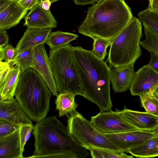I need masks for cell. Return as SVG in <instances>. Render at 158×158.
Wrapping results in <instances>:
<instances>
[{
  "label": "cell",
  "mask_w": 158,
  "mask_h": 158,
  "mask_svg": "<svg viewBox=\"0 0 158 158\" xmlns=\"http://www.w3.org/2000/svg\"><path fill=\"white\" fill-rule=\"evenodd\" d=\"M72 49L81 79L82 96L96 105L100 112L111 110L110 68L91 50L80 46L73 47Z\"/></svg>",
  "instance_id": "obj_2"
},
{
  "label": "cell",
  "mask_w": 158,
  "mask_h": 158,
  "mask_svg": "<svg viewBox=\"0 0 158 158\" xmlns=\"http://www.w3.org/2000/svg\"><path fill=\"white\" fill-rule=\"evenodd\" d=\"M67 116V127L69 133L86 149L94 147L123 152L97 130L90 121L76 110Z\"/></svg>",
  "instance_id": "obj_7"
},
{
  "label": "cell",
  "mask_w": 158,
  "mask_h": 158,
  "mask_svg": "<svg viewBox=\"0 0 158 158\" xmlns=\"http://www.w3.org/2000/svg\"><path fill=\"white\" fill-rule=\"evenodd\" d=\"M123 152H127L156 135L152 131L139 130L116 134H103Z\"/></svg>",
  "instance_id": "obj_11"
},
{
  "label": "cell",
  "mask_w": 158,
  "mask_h": 158,
  "mask_svg": "<svg viewBox=\"0 0 158 158\" xmlns=\"http://www.w3.org/2000/svg\"><path fill=\"white\" fill-rule=\"evenodd\" d=\"M13 0H0V11L3 10Z\"/></svg>",
  "instance_id": "obj_38"
},
{
  "label": "cell",
  "mask_w": 158,
  "mask_h": 158,
  "mask_svg": "<svg viewBox=\"0 0 158 158\" xmlns=\"http://www.w3.org/2000/svg\"><path fill=\"white\" fill-rule=\"evenodd\" d=\"M33 134L35 150L27 158H85L89 155L56 116L37 122Z\"/></svg>",
  "instance_id": "obj_1"
},
{
  "label": "cell",
  "mask_w": 158,
  "mask_h": 158,
  "mask_svg": "<svg viewBox=\"0 0 158 158\" xmlns=\"http://www.w3.org/2000/svg\"><path fill=\"white\" fill-rule=\"evenodd\" d=\"M139 19L158 34V12L148 7L140 11L138 15Z\"/></svg>",
  "instance_id": "obj_25"
},
{
  "label": "cell",
  "mask_w": 158,
  "mask_h": 158,
  "mask_svg": "<svg viewBox=\"0 0 158 158\" xmlns=\"http://www.w3.org/2000/svg\"><path fill=\"white\" fill-rule=\"evenodd\" d=\"M149 5L148 7L151 10H154L158 6V0H149Z\"/></svg>",
  "instance_id": "obj_39"
},
{
  "label": "cell",
  "mask_w": 158,
  "mask_h": 158,
  "mask_svg": "<svg viewBox=\"0 0 158 158\" xmlns=\"http://www.w3.org/2000/svg\"><path fill=\"white\" fill-rule=\"evenodd\" d=\"M111 83L114 93H120L130 87L135 73L134 64L110 68Z\"/></svg>",
  "instance_id": "obj_15"
},
{
  "label": "cell",
  "mask_w": 158,
  "mask_h": 158,
  "mask_svg": "<svg viewBox=\"0 0 158 158\" xmlns=\"http://www.w3.org/2000/svg\"><path fill=\"white\" fill-rule=\"evenodd\" d=\"M152 93L158 94V85L154 88Z\"/></svg>",
  "instance_id": "obj_41"
},
{
  "label": "cell",
  "mask_w": 158,
  "mask_h": 158,
  "mask_svg": "<svg viewBox=\"0 0 158 158\" xmlns=\"http://www.w3.org/2000/svg\"><path fill=\"white\" fill-rule=\"evenodd\" d=\"M151 59L148 64L158 73V54L150 52Z\"/></svg>",
  "instance_id": "obj_34"
},
{
  "label": "cell",
  "mask_w": 158,
  "mask_h": 158,
  "mask_svg": "<svg viewBox=\"0 0 158 158\" xmlns=\"http://www.w3.org/2000/svg\"><path fill=\"white\" fill-rule=\"evenodd\" d=\"M153 10L158 12V6H157Z\"/></svg>",
  "instance_id": "obj_44"
},
{
  "label": "cell",
  "mask_w": 158,
  "mask_h": 158,
  "mask_svg": "<svg viewBox=\"0 0 158 158\" xmlns=\"http://www.w3.org/2000/svg\"><path fill=\"white\" fill-rule=\"evenodd\" d=\"M69 44L51 49L49 59L59 94L82 96L83 91L77 67Z\"/></svg>",
  "instance_id": "obj_5"
},
{
  "label": "cell",
  "mask_w": 158,
  "mask_h": 158,
  "mask_svg": "<svg viewBox=\"0 0 158 158\" xmlns=\"http://www.w3.org/2000/svg\"><path fill=\"white\" fill-rule=\"evenodd\" d=\"M8 39L6 30H0V48H3L7 44Z\"/></svg>",
  "instance_id": "obj_35"
},
{
  "label": "cell",
  "mask_w": 158,
  "mask_h": 158,
  "mask_svg": "<svg viewBox=\"0 0 158 158\" xmlns=\"http://www.w3.org/2000/svg\"><path fill=\"white\" fill-rule=\"evenodd\" d=\"M11 66L9 62L0 61V86L5 81L11 69Z\"/></svg>",
  "instance_id": "obj_32"
},
{
  "label": "cell",
  "mask_w": 158,
  "mask_h": 158,
  "mask_svg": "<svg viewBox=\"0 0 158 158\" xmlns=\"http://www.w3.org/2000/svg\"><path fill=\"white\" fill-rule=\"evenodd\" d=\"M34 129L33 125L25 124L20 126L19 129V135L22 150L24 152V146L29 139L32 131Z\"/></svg>",
  "instance_id": "obj_30"
},
{
  "label": "cell",
  "mask_w": 158,
  "mask_h": 158,
  "mask_svg": "<svg viewBox=\"0 0 158 158\" xmlns=\"http://www.w3.org/2000/svg\"><path fill=\"white\" fill-rule=\"evenodd\" d=\"M122 117L139 130L152 131L158 126V116L147 112L134 111L126 108L120 110Z\"/></svg>",
  "instance_id": "obj_14"
},
{
  "label": "cell",
  "mask_w": 158,
  "mask_h": 158,
  "mask_svg": "<svg viewBox=\"0 0 158 158\" xmlns=\"http://www.w3.org/2000/svg\"><path fill=\"white\" fill-rule=\"evenodd\" d=\"M39 2L43 9L46 10H50V7L52 3L49 0H40Z\"/></svg>",
  "instance_id": "obj_37"
},
{
  "label": "cell",
  "mask_w": 158,
  "mask_h": 158,
  "mask_svg": "<svg viewBox=\"0 0 158 158\" xmlns=\"http://www.w3.org/2000/svg\"><path fill=\"white\" fill-rule=\"evenodd\" d=\"M39 1L40 0H19L21 5L28 10L38 3Z\"/></svg>",
  "instance_id": "obj_33"
},
{
  "label": "cell",
  "mask_w": 158,
  "mask_h": 158,
  "mask_svg": "<svg viewBox=\"0 0 158 158\" xmlns=\"http://www.w3.org/2000/svg\"><path fill=\"white\" fill-rule=\"evenodd\" d=\"M143 25L145 38L140 41V45L149 52L158 54V34L145 24Z\"/></svg>",
  "instance_id": "obj_24"
},
{
  "label": "cell",
  "mask_w": 158,
  "mask_h": 158,
  "mask_svg": "<svg viewBox=\"0 0 158 158\" xmlns=\"http://www.w3.org/2000/svg\"><path fill=\"white\" fill-rule=\"evenodd\" d=\"M0 119L20 126L33 125L31 120L16 98L11 100L0 99Z\"/></svg>",
  "instance_id": "obj_12"
},
{
  "label": "cell",
  "mask_w": 158,
  "mask_h": 158,
  "mask_svg": "<svg viewBox=\"0 0 158 158\" xmlns=\"http://www.w3.org/2000/svg\"><path fill=\"white\" fill-rule=\"evenodd\" d=\"M20 127L7 121L0 119V138L19 130Z\"/></svg>",
  "instance_id": "obj_31"
},
{
  "label": "cell",
  "mask_w": 158,
  "mask_h": 158,
  "mask_svg": "<svg viewBox=\"0 0 158 158\" xmlns=\"http://www.w3.org/2000/svg\"><path fill=\"white\" fill-rule=\"evenodd\" d=\"M18 51L11 45L7 44L3 48H0V60L9 62L17 55Z\"/></svg>",
  "instance_id": "obj_29"
},
{
  "label": "cell",
  "mask_w": 158,
  "mask_h": 158,
  "mask_svg": "<svg viewBox=\"0 0 158 158\" xmlns=\"http://www.w3.org/2000/svg\"><path fill=\"white\" fill-rule=\"evenodd\" d=\"M24 19V25L27 28H53L57 25V22L50 10L43 9L39 2L30 10Z\"/></svg>",
  "instance_id": "obj_13"
},
{
  "label": "cell",
  "mask_w": 158,
  "mask_h": 158,
  "mask_svg": "<svg viewBox=\"0 0 158 158\" xmlns=\"http://www.w3.org/2000/svg\"><path fill=\"white\" fill-rule=\"evenodd\" d=\"M93 39V48L91 51L98 58L102 60H104L108 54L107 48L110 46L111 41L102 38H96Z\"/></svg>",
  "instance_id": "obj_28"
},
{
  "label": "cell",
  "mask_w": 158,
  "mask_h": 158,
  "mask_svg": "<svg viewBox=\"0 0 158 158\" xmlns=\"http://www.w3.org/2000/svg\"><path fill=\"white\" fill-rule=\"evenodd\" d=\"M75 95L68 93L59 94L55 101L56 109L61 117L75 111L78 105L75 101Z\"/></svg>",
  "instance_id": "obj_21"
},
{
  "label": "cell",
  "mask_w": 158,
  "mask_h": 158,
  "mask_svg": "<svg viewBox=\"0 0 158 158\" xmlns=\"http://www.w3.org/2000/svg\"><path fill=\"white\" fill-rule=\"evenodd\" d=\"M52 30L51 28H27L15 48L21 51L44 44Z\"/></svg>",
  "instance_id": "obj_17"
},
{
  "label": "cell",
  "mask_w": 158,
  "mask_h": 158,
  "mask_svg": "<svg viewBox=\"0 0 158 158\" xmlns=\"http://www.w3.org/2000/svg\"><path fill=\"white\" fill-rule=\"evenodd\" d=\"M133 17L124 0H98L88 8L78 31L93 39L102 38L111 41Z\"/></svg>",
  "instance_id": "obj_3"
},
{
  "label": "cell",
  "mask_w": 158,
  "mask_h": 158,
  "mask_svg": "<svg viewBox=\"0 0 158 158\" xmlns=\"http://www.w3.org/2000/svg\"><path fill=\"white\" fill-rule=\"evenodd\" d=\"M139 97L142 106L146 112L158 116V100L152 93H147Z\"/></svg>",
  "instance_id": "obj_27"
},
{
  "label": "cell",
  "mask_w": 158,
  "mask_h": 158,
  "mask_svg": "<svg viewBox=\"0 0 158 158\" xmlns=\"http://www.w3.org/2000/svg\"><path fill=\"white\" fill-rule=\"evenodd\" d=\"M19 130L0 138L1 158H23Z\"/></svg>",
  "instance_id": "obj_18"
},
{
  "label": "cell",
  "mask_w": 158,
  "mask_h": 158,
  "mask_svg": "<svg viewBox=\"0 0 158 158\" xmlns=\"http://www.w3.org/2000/svg\"><path fill=\"white\" fill-rule=\"evenodd\" d=\"M22 73L20 68L15 65L10 71L3 84L0 86V99L11 100L14 98L15 92Z\"/></svg>",
  "instance_id": "obj_19"
},
{
  "label": "cell",
  "mask_w": 158,
  "mask_h": 158,
  "mask_svg": "<svg viewBox=\"0 0 158 158\" xmlns=\"http://www.w3.org/2000/svg\"><path fill=\"white\" fill-rule=\"evenodd\" d=\"M98 0H73L74 3L77 5H83L91 4H93Z\"/></svg>",
  "instance_id": "obj_36"
},
{
  "label": "cell",
  "mask_w": 158,
  "mask_h": 158,
  "mask_svg": "<svg viewBox=\"0 0 158 158\" xmlns=\"http://www.w3.org/2000/svg\"><path fill=\"white\" fill-rule=\"evenodd\" d=\"M52 94L43 78L34 69L30 68L22 72L15 96L31 120L37 123L46 117Z\"/></svg>",
  "instance_id": "obj_4"
},
{
  "label": "cell",
  "mask_w": 158,
  "mask_h": 158,
  "mask_svg": "<svg viewBox=\"0 0 158 158\" xmlns=\"http://www.w3.org/2000/svg\"><path fill=\"white\" fill-rule=\"evenodd\" d=\"M95 127L103 134H116L137 129L127 122L122 116L120 110L116 109L100 112L91 117L90 121Z\"/></svg>",
  "instance_id": "obj_8"
},
{
  "label": "cell",
  "mask_w": 158,
  "mask_h": 158,
  "mask_svg": "<svg viewBox=\"0 0 158 158\" xmlns=\"http://www.w3.org/2000/svg\"><path fill=\"white\" fill-rule=\"evenodd\" d=\"M78 37L77 34L60 31L51 32L45 43L51 49L69 44Z\"/></svg>",
  "instance_id": "obj_22"
},
{
  "label": "cell",
  "mask_w": 158,
  "mask_h": 158,
  "mask_svg": "<svg viewBox=\"0 0 158 158\" xmlns=\"http://www.w3.org/2000/svg\"><path fill=\"white\" fill-rule=\"evenodd\" d=\"M51 3H53L59 0H49Z\"/></svg>",
  "instance_id": "obj_43"
},
{
  "label": "cell",
  "mask_w": 158,
  "mask_h": 158,
  "mask_svg": "<svg viewBox=\"0 0 158 158\" xmlns=\"http://www.w3.org/2000/svg\"><path fill=\"white\" fill-rule=\"evenodd\" d=\"M32 51L34 64L32 69L40 75L52 94L57 97L59 94L44 44L33 48Z\"/></svg>",
  "instance_id": "obj_9"
},
{
  "label": "cell",
  "mask_w": 158,
  "mask_h": 158,
  "mask_svg": "<svg viewBox=\"0 0 158 158\" xmlns=\"http://www.w3.org/2000/svg\"><path fill=\"white\" fill-rule=\"evenodd\" d=\"M140 21L133 17L125 27L111 41L107 61L109 67L134 64L141 55Z\"/></svg>",
  "instance_id": "obj_6"
},
{
  "label": "cell",
  "mask_w": 158,
  "mask_h": 158,
  "mask_svg": "<svg viewBox=\"0 0 158 158\" xmlns=\"http://www.w3.org/2000/svg\"><path fill=\"white\" fill-rule=\"evenodd\" d=\"M153 95L158 100V94L155 93H152Z\"/></svg>",
  "instance_id": "obj_42"
},
{
  "label": "cell",
  "mask_w": 158,
  "mask_h": 158,
  "mask_svg": "<svg viewBox=\"0 0 158 158\" xmlns=\"http://www.w3.org/2000/svg\"><path fill=\"white\" fill-rule=\"evenodd\" d=\"M10 66L16 65L23 72L32 68L34 64V55L32 48L18 51L17 55L10 61L8 62Z\"/></svg>",
  "instance_id": "obj_23"
},
{
  "label": "cell",
  "mask_w": 158,
  "mask_h": 158,
  "mask_svg": "<svg viewBox=\"0 0 158 158\" xmlns=\"http://www.w3.org/2000/svg\"><path fill=\"white\" fill-rule=\"evenodd\" d=\"M152 131L154 133L156 136H158V126L154 129Z\"/></svg>",
  "instance_id": "obj_40"
},
{
  "label": "cell",
  "mask_w": 158,
  "mask_h": 158,
  "mask_svg": "<svg viewBox=\"0 0 158 158\" xmlns=\"http://www.w3.org/2000/svg\"><path fill=\"white\" fill-rule=\"evenodd\" d=\"M28 10L20 4L19 0H13L0 11V30H6L18 24L26 15Z\"/></svg>",
  "instance_id": "obj_16"
},
{
  "label": "cell",
  "mask_w": 158,
  "mask_h": 158,
  "mask_svg": "<svg viewBox=\"0 0 158 158\" xmlns=\"http://www.w3.org/2000/svg\"><path fill=\"white\" fill-rule=\"evenodd\" d=\"M127 152L133 156L148 158L158 156V136L152 137L142 144L129 149Z\"/></svg>",
  "instance_id": "obj_20"
},
{
  "label": "cell",
  "mask_w": 158,
  "mask_h": 158,
  "mask_svg": "<svg viewBox=\"0 0 158 158\" xmlns=\"http://www.w3.org/2000/svg\"><path fill=\"white\" fill-rule=\"evenodd\" d=\"M158 85V73L148 64L135 73L129 89L132 96H140L152 93Z\"/></svg>",
  "instance_id": "obj_10"
},
{
  "label": "cell",
  "mask_w": 158,
  "mask_h": 158,
  "mask_svg": "<svg viewBox=\"0 0 158 158\" xmlns=\"http://www.w3.org/2000/svg\"><path fill=\"white\" fill-rule=\"evenodd\" d=\"M90 156L93 158H133V155L129 156L122 152H116L110 150L94 147L88 148Z\"/></svg>",
  "instance_id": "obj_26"
}]
</instances>
